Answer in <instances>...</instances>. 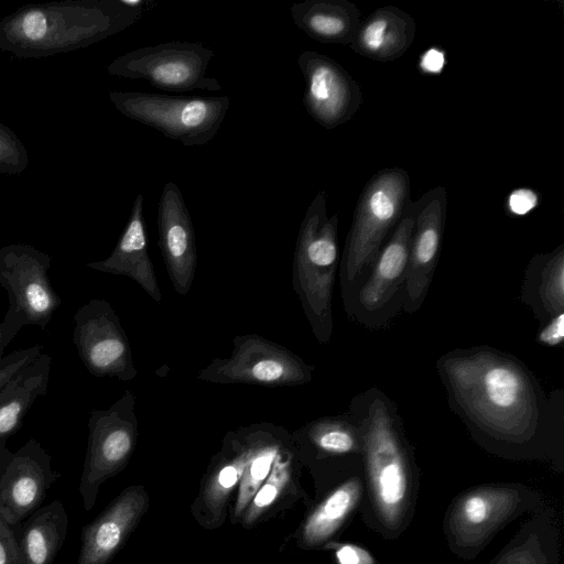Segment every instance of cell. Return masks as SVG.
I'll return each mask as SVG.
<instances>
[{"instance_id":"1","label":"cell","mask_w":564,"mask_h":564,"mask_svg":"<svg viewBox=\"0 0 564 564\" xmlns=\"http://www.w3.org/2000/svg\"><path fill=\"white\" fill-rule=\"evenodd\" d=\"M452 411L494 452L539 454L563 429V391L549 397L528 366L490 346L449 350L436 361Z\"/></svg>"},{"instance_id":"2","label":"cell","mask_w":564,"mask_h":564,"mask_svg":"<svg viewBox=\"0 0 564 564\" xmlns=\"http://www.w3.org/2000/svg\"><path fill=\"white\" fill-rule=\"evenodd\" d=\"M127 0H65L20 7L0 21V50L37 58L87 47L139 21Z\"/></svg>"},{"instance_id":"3","label":"cell","mask_w":564,"mask_h":564,"mask_svg":"<svg viewBox=\"0 0 564 564\" xmlns=\"http://www.w3.org/2000/svg\"><path fill=\"white\" fill-rule=\"evenodd\" d=\"M347 413L361 437V457L379 519L395 530L408 508L412 476L402 417L394 402L376 387L355 395Z\"/></svg>"},{"instance_id":"4","label":"cell","mask_w":564,"mask_h":564,"mask_svg":"<svg viewBox=\"0 0 564 564\" xmlns=\"http://www.w3.org/2000/svg\"><path fill=\"white\" fill-rule=\"evenodd\" d=\"M410 202L411 181L402 167L382 169L364 186L339 259V285L346 314Z\"/></svg>"},{"instance_id":"5","label":"cell","mask_w":564,"mask_h":564,"mask_svg":"<svg viewBox=\"0 0 564 564\" xmlns=\"http://www.w3.org/2000/svg\"><path fill=\"white\" fill-rule=\"evenodd\" d=\"M338 214L327 216V195L319 191L300 225L292 263V286L315 339L330 341L333 293L338 256Z\"/></svg>"},{"instance_id":"6","label":"cell","mask_w":564,"mask_h":564,"mask_svg":"<svg viewBox=\"0 0 564 564\" xmlns=\"http://www.w3.org/2000/svg\"><path fill=\"white\" fill-rule=\"evenodd\" d=\"M109 99L124 117L151 127L185 147L204 145L221 127L228 96H170L156 93L110 91Z\"/></svg>"},{"instance_id":"7","label":"cell","mask_w":564,"mask_h":564,"mask_svg":"<svg viewBox=\"0 0 564 564\" xmlns=\"http://www.w3.org/2000/svg\"><path fill=\"white\" fill-rule=\"evenodd\" d=\"M51 257L24 243L0 249V285L6 290L9 307L1 322L6 348L28 325L44 329L61 306V299L50 279Z\"/></svg>"},{"instance_id":"8","label":"cell","mask_w":564,"mask_h":564,"mask_svg":"<svg viewBox=\"0 0 564 564\" xmlns=\"http://www.w3.org/2000/svg\"><path fill=\"white\" fill-rule=\"evenodd\" d=\"M138 437L139 422L132 390H126L110 408L90 412L87 448L78 486L86 511L95 506L101 485L126 468Z\"/></svg>"},{"instance_id":"9","label":"cell","mask_w":564,"mask_h":564,"mask_svg":"<svg viewBox=\"0 0 564 564\" xmlns=\"http://www.w3.org/2000/svg\"><path fill=\"white\" fill-rule=\"evenodd\" d=\"M314 370L289 348L258 334H246L235 336L231 354L215 357L196 378L210 383L279 388L306 384Z\"/></svg>"},{"instance_id":"10","label":"cell","mask_w":564,"mask_h":564,"mask_svg":"<svg viewBox=\"0 0 564 564\" xmlns=\"http://www.w3.org/2000/svg\"><path fill=\"white\" fill-rule=\"evenodd\" d=\"M214 55L200 42L171 41L127 52L108 64L107 72L172 93L218 91L223 88L218 79L206 76Z\"/></svg>"},{"instance_id":"11","label":"cell","mask_w":564,"mask_h":564,"mask_svg":"<svg viewBox=\"0 0 564 564\" xmlns=\"http://www.w3.org/2000/svg\"><path fill=\"white\" fill-rule=\"evenodd\" d=\"M420 199L410 202L354 296L348 316L369 328L383 326L403 306L404 285Z\"/></svg>"},{"instance_id":"12","label":"cell","mask_w":564,"mask_h":564,"mask_svg":"<svg viewBox=\"0 0 564 564\" xmlns=\"http://www.w3.org/2000/svg\"><path fill=\"white\" fill-rule=\"evenodd\" d=\"M74 324L73 343L90 375L123 382L137 377L129 338L109 302L90 300L77 310Z\"/></svg>"},{"instance_id":"13","label":"cell","mask_w":564,"mask_h":564,"mask_svg":"<svg viewBox=\"0 0 564 564\" xmlns=\"http://www.w3.org/2000/svg\"><path fill=\"white\" fill-rule=\"evenodd\" d=\"M297 65L305 80L303 105L315 122L334 129L354 118L362 105L361 88L338 62L318 52L302 51Z\"/></svg>"},{"instance_id":"14","label":"cell","mask_w":564,"mask_h":564,"mask_svg":"<svg viewBox=\"0 0 564 564\" xmlns=\"http://www.w3.org/2000/svg\"><path fill=\"white\" fill-rule=\"evenodd\" d=\"M62 477L42 444L30 438L10 452L0 474V514L15 527L39 509L47 490Z\"/></svg>"},{"instance_id":"15","label":"cell","mask_w":564,"mask_h":564,"mask_svg":"<svg viewBox=\"0 0 564 564\" xmlns=\"http://www.w3.org/2000/svg\"><path fill=\"white\" fill-rule=\"evenodd\" d=\"M411 238L403 311L416 313L422 306L438 262L447 214V195L437 185L423 194Z\"/></svg>"},{"instance_id":"16","label":"cell","mask_w":564,"mask_h":564,"mask_svg":"<svg viewBox=\"0 0 564 564\" xmlns=\"http://www.w3.org/2000/svg\"><path fill=\"white\" fill-rule=\"evenodd\" d=\"M250 451V425L226 433L213 456L191 505L195 521L206 530L219 529L227 520L228 506L238 488Z\"/></svg>"},{"instance_id":"17","label":"cell","mask_w":564,"mask_h":564,"mask_svg":"<svg viewBox=\"0 0 564 564\" xmlns=\"http://www.w3.org/2000/svg\"><path fill=\"white\" fill-rule=\"evenodd\" d=\"M150 507L144 486L126 487L91 522L83 527L76 564H109Z\"/></svg>"},{"instance_id":"18","label":"cell","mask_w":564,"mask_h":564,"mask_svg":"<svg viewBox=\"0 0 564 564\" xmlns=\"http://www.w3.org/2000/svg\"><path fill=\"white\" fill-rule=\"evenodd\" d=\"M158 246L169 279L180 295H186L197 268L195 231L178 186L167 182L158 204Z\"/></svg>"},{"instance_id":"19","label":"cell","mask_w":564,"mask_h":564,"mask_svg":"<svg viewBox=\"0 0 564 564\" xmlns=\"http://www.w3.org/2000/svg\"><path fill=\"white\" fill-rule=\"evenodd\" d=\"M523 496L519 488L487 486L464 494L455 503L449 531L455 544L462 550L473 551L505 521L519 512Z\"/></svg>"},{"instance_id":"20","label":"cell","mask_w":564,"mask_h":564,"mask_svg":"<svg viewBox=\"0 0 564 564\" xmlns=\"http://www.w3.org/2000/svg\"><path fill=\"white\" fill-rule=\"evenodd\" d=\"M87 267L102 273L124 275L153 301L161 302L162 293L148 251L143 194L134 198L128 223L111 253L102 260L89 262Z\"/></svg>"},{"instance_id":"21","label":"cell","mask_w":564,"mask_h":564,"mask_svg":"<svg viewBox=\"0 0 564 564\" xmlns=\"http://www.w3.org/2000/svg\"><path fill=\"white\" fill-rule=\"evenodd\" d=\"M416 23L395 6L373 10L360 21L350 48L376 62H392L405 54L415 39Z\"/></svg>"},{"instance_id":"22","label":"cell","mask_w":564,"mask_h":564,"mask_svg":"<svg viewBox=\"0 0 564 564\" xmlns=\"http://www.w3.org/2000/svg\"><path fill=\"white\" fill-rule=\"evenodd\" d=\"M294 24L308 37L323 44L350 45L361 12L348 0H305L290 9Z\"/></svg>"},{"instance_id":"23","label":"cell","mask_w":564,"mask_h":564,"mask_svg":"<svg viewBox=\"0 0 564 564\" xmlns=\"http://www.w3.org/2000/svg\"><path fill=\"white\" fill-rule=\"evenodd\" d=\"M68 524L64 505L54 500L13 527L21 564H53L66 539Z\"/></svg>"},{"instance_id":"24","label":"cell","mask_w":564,"mask_h":564,"mask_svg":"<svg viewBox=\"0 0 564 564\" xmlns=\"http://www.w3.org/2000/svg\"><path fill=\"white\" fill-rule=\"evenodd\" d=\"M520 300L542 324L564 313V243L530 260Z\"/></svg>"},{"instance_id":"25","label":"cell","mask_w":564,"mask_h":564,"mask_svg":"<svg viewBox=\"0 0 564 564\" xmlns=\"http://www.w3.org/2000/svg\"><path fill=\"white\" fill-rule=\"evenodd\" d=\"M52 357L41 354L0 388V446L20 429L35 400L46 393Z\"/></svg>"},{"instance_id":"26","label":"cell","mask_w":564,"mask_h":564,"mask_svg":"<svg viewBox=\"0 0 564 564\" xmlns=\"http://www.w3.org/2000/svg\"><path fill=\"white\" fill-rule=\"evenodd\" d=\"M292 435L282 426L260 422L250 425V451L237 488L231 523H238L252 497L269 476L273 463Z\"/></svg>"},{"instance_id":"27","label":"cell","mask_w":564,"mask_h":564,"mask_svg":"<svg viewBox=\"0 0 564 564\" xmlns=\"http://www.w3.org/2000/svg\"><path fill=\"white\" fill-rule=\"evenodd\" d=\"M291 435L299 454L311 452L316 458L362 453L359 431L348 413L315 419Z\"/></svg>"},{"instance_id":"28","label":"cell","mask_w":564,"mask_h":564,"mask_svg":"<svg viewBox=\"0 0 564 564\" xmlns=\"http://www.w3.org/2000/svg\"><path fill=\"white\" fill-rule=\"evenodd\" d=\"M362 485L357 477L349 478L333 490L303 522L299 544L313 549L325 544L355 509Z\"/></svg>"},{"instance_id":"29","label":"cell","mask_w":564,"mask_h":564,"mask_svg":"<svg viewBox=\"0 0 564 564\" xmlns=\"http://www.w3.org/2000/svg\"><path fill=\"white\" fill-rule=\"evenodd\" d=\"M300 463L293 440L288 442L278 454L271 471L257 490L239 523L246 528L254 527L295 485V476Z\"/></svg>"},{"instance_id":"30","label":"cell","mask_w":564,"mask_h":564,"mask_svg":"<svg viewBox=\"0 0 564 564\" xmlns=\"http://www.w3.org/2000/svg\"><path fill=\"white\" fill-rule=\"evenodd\" d=\"M28 165L26 148L10 128L0 122V174L17 175Z\"/></svg>"},{"instance_id":"31","label":"cell","mask_w":564,"mask_h":564,"mask_svg":"<svg viewBox=\"0 0 564 564\" xmlns=\"http://www.w3.org/2000/svg\"><path fill=\"white\" fill-rule=\"evenodd\" d=\"M42 345L15 350L0 360V388L41 354Z\"/></svg>"},{"instance_id":"32","label":"cell","mask_w":564,"mask_h":564,"mask_svg":"<svg viewBox=\"0 0 564 564\" xmlns=\"http://www.w3.org/2000/svg\"><path fill=\"white\" fill-rule=\"evenodd\" d=\"M496 564H549L546 556L533 541H527L510 550Z\"/></svg>"},{"instance_id":"33","label":"cell","mask_w":564,"mask_h":564,"mask_svg":"<svg viewBox=\"0 0 564 564\" xmlns=\"http://www.w3.org/2000/svg\"><path fill=\"white\" fill-rule=\"evenodd\" d=\"M0 564H21L13 527L0 514Z\"/></svg>"},{"instance_id":"34","label":"cell","mask_w":564,"mask_h":564,"mask_svg":"<svg viewBox=\"0 0 564 564\" xmlns=\"http://www.w3.org/2000/svg\"><path fill=\"white\" fill-rule=\"evenodd\" d=\"M564 340V313L553 316L542 324L536 341L543 346L557 347Z\"/></svg>"},{"instance_id":"35","label":"cell","mask_w":564,"mask_h":564,"mask_svg":"<svg viewBox=\"0 0 564 564\" xmlns=\"http://www.w3.org/2000/svg\"><path fill=\"white\" fill-rule=\"evenodd\" d=\"M539 203V195L530 188H517L510 192L507 206L514 215H524L533 209Z\"/></svg>"},{"instance_id":"36","label":"cell","mask_w":564,"mask_h":564,"mask_svg":"<svg viewBox=\"0 0 564 564\" xmlns=\"http://www.w3.org/2000/svg\"><path fill=\"white\" fill-rule=\"evenodd\" d=\"M335 555L338 564H375L371 554L355 544L337 545Z\"/></svg>"},{"instance_id":"37","label":"cell","mask_w":564,"mask_h":564,"mask_svg":"<svg viewBox=\"0 0 564 564\" xmlns=\"http://www.w3.org/2000/svg\"><path fill=\"white\" fill-rule=\"evenodd\" d=\"M445 63L444 54L440 50L430 48L421 56L420 66L424 72L438 73Z\"/></svg>"},{"instance_id":"38","label":"cell","mask_w":564,"mask_h":564,"mask_svg":"<svg viewBox=\"0 0 564 564\" xmlns=\"http://www.w3.org/2000/svg\"><path fill=\"white\" fill-rule=\"evenodd\" d=\"M6 349V346H4V343H3V329H2V325H1V322H0V360L2 359V352L3 350Z\"/></svg>"}]
</instances>
